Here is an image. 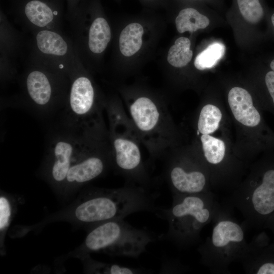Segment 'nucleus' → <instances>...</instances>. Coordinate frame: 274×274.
Returning <instances> with one entry per match:
<instances>
[{"label": "nucleus", "instance_id": "obj_24", "mask_svg": "<svg viewBox=\"0 0 274 274\" xmlns=\"http://www.w3.org/2000/svg\"><path fill=\"white\" fill-rule=\"evenodd\" d=\"M225 51L224 45L214 43L199 53L194 60L195 67L200 71L213 67L223 57Z\"/></svg>", "mask_w": 274, "mask_h": 274}, {"label": "nucleus", "instance_id": "obj_21", "mask_svg": "<svg viewBox=\"0 0 274 274\" xmlns=\"http://www.w3.org/2000/svg\"><path fill=\"white\" fill-rule=\"evenodd\" d=\"M176 25L179 32H194L206 28L210 23L209 19L192 8L181 10L176 18Z\"/></svg>", "mask_w": 274, "mask_h": 274}, {"label": "nucleus", "instance_id": "obj_7", "mask_svg": "<svg viewBox=\"0 0 274 274\" xmlns=\"http://www.w3.org/2000/svg\"><path fill=\"white\" fill-rule=\"evenodd\" d=\"M229 203L241 212L249 227L260 224L274 212V164L265 159L251 163Z\"/></svg>", "mask_w": 274, "mask_h": 274}, {"label": "nucleus", "instance_id": "obj_1", "mask_svg": "<svg viewBox=\"0 0 274 274\" xmlns=\"http://www.w3.org/2000/svg\"><path fill=\"white\" fill-rule=\"evenodd\" d=\"M189 143L206 166L213 191L232 192L248 166L234 150L233 128L226 107L219 99H206L191 120Z\"/></svg>", "mask_w": 274, "mask_h": 274}, {"label": "nucleus", "instance_id": "obj_6", "mask_svg": "<svg viewBox=\"0 0 274 274\" xmlns=\"http://www.w3.org/2000/svg\"><path fill=\"white\" fill-rule=\"evenodd\" d=\"M20 85L21 102L37 115L47 118L64 108L70 78L58 68L28 55Z\"/></svg>", "mask_w": 274, "mask_h": 274}, {"label": "nucleus", "instance_id": "obj_25", "mask_svg": "<svg viewBox=\"0 0 274 274\" xmlns=\"http://www.w3.org/2000/svg\"><path fill=\"white\" fill-rule=\"evenodd\" d=\"M239 11L248 22L255 24L263 17L264 10L259 0H237Z\"/></svg>", "mask_w": 274, "mask_h": 274}, {"label": "nucleus", "instance_id": "obj_19", "mask_svg": "<svg viewBox=\"0 0 274 274\" xmlns=\"http://www.w3.org/2000/svg\"><path fill=\"white\" fill-rule=\"evenodd\" d=\"M105 111L108 119L109 131L130 136L141 143L131 119L120 102L112 99L106 100Z\"/></svg>", "mask_w": 274, "mask_h": 274}, {"label": "nucleus", "instance_id": "obj_15", "mask_svg": "<svg viewBox=\"0 0 274 274\" xmlns=\"http://www.w3.org/2000/svg\"><path fill=\"white\" fill-rule=\"evenodd\" d=\"M71 39L83 65L88 64L90 57L99 55L106 49L111 39V29L107 20L96 17L89 21L79 10L68 17Z\"/></svg>", "mask_w": 274, "mask_h": 274}, {"label": "nucleus", "instance_id": "obj_14", "mask_svg": "<svg viewBox=\"0 0 274 274\" xmlns=\"http://www.w3.org/2000/svg\"><path fill=\"white\" fill-rule=\"evenodd\" d=\"M31 33L29 55L58 68L69 77L84 66L71 39L61 30L44 29Z\"/></svg>", "mask_w": 274, "mask_h": 274}, {"label": "nucleus", "instance_id": "obj_28", "mask_svg": "<svg viewBox=\"0 0 274 274\" xmlns=\"http://www.w3.org/2000/svg\"><path fill=\"white\" fill-rule=\"evenodd\" d=\"M270 66L272 71H274V59L271 61Z\"/></svg>", "mask_w": 274, "mask_h": 274}, {"label": "nucleus", "instance_id": "obj_16", "mask_svg": "<svg viewBox=\"0 0 274 274\" xmlns=\"http://www.w3.org/2000/svg\"><path fill=\"white\" fill-rule=\"evenodd\" d=\"M112 169L128 184L148 187L150 177L142 160L141 144L130 136L109 131Z\"/></svg>", "mask_w": 274, "mask_h": 274}, {"label": "nucleus", "instance_id": "obj_22", "mask_svg": "<svg viewBox=\"0 0 274 274\" xmlns=\"http://www.w3.org/2000/svg\"><path fill=\"white\" fill-rule=\"evenodd\" d=\"M85 268L89 273L108 274H138L144 273V270L139 268L127 267L113 263L99 262L91 259L89 255L82 258Z\"/></svg>", "mask_w": 274, "mask_h": 274}, {"label": "nucleus", "instance_id": "obj_10", "mask_svg": "<svg viewBox=\"0 0 274 274\" xmlns=\"http://www.w3.org/2000/svg\"><path fill=\"white\" fill-rule=\"evenodd\" d=\"M112 168L111 148L105 123L90 127L68 170L61 195L67 196Z\"/></svg>", "mask_w": 274, "mask_h": 274}, {"label": "nucleus", "instance_id": "obj_23", "mask_svg": "<svg viewBox=\"0 0 274 274\" xmlns=\"http://www.w3.org/2000/svg\"><path fill=\"white\" fill-rule=\"evenodd\" d=\"M190 41L185 37L177 39L175 44L169 49L167 59L175 67H182L191 61L193 52L190 50Z\"/></svg>", "mask_w": 274, "mask_h": 274}, {"label": "nucleus", "instance_id": "obj_27", "mask_svg": "<svg viewBox=\"0 0 274 274\" xmlns=\"http://www.w3.org/2000/svg\"><path fill=\"white\" fill-rule=\"evenodd\" d=\"M264 83L270 100L267 109L274 112V71H269L266 74Z\"/></svg>", "mask_w": 274, "mask_h": 274}, {"label": "nucleus", "instance_id": "obj_5", "mask_svg": "<svg viewBox=\"0 0 274 274\" xmlns=\"http://www.w3.org/2000/svg\"><path fill=\"white\" fill-rule=\"evenodd\" d=\"M222 207L213 192L179 194L173 195L169 208H157L154 213L167 222L165 237L183 248L198 242L203 227L213 222Z\"/></svg>", "mask_w": 274, "mask_h": 274}, {"label": "nucleus", "instance_id": "obj_2", "mask_svg": "<svg viewBox=\"0 0 274 274\" xmlns=\"http://www.w3.org/2000/svg\"><path fill=\"white\" fill-rule=\"evenodd\" d=\"M156 197L148 187L128 183L115 189L90 188L67 209L55 215V219L90 228L136 212H154Z\"/></svg>", "mask_w": 274, "mask_h": 274}, {"label": "nucleus", "instance_id": "obj_18", "mask_svg": "<svg viewBox=\"0 0 274 274\" xmlns=\"http://www.w3.org/2000/svg\"><path fill=\"white\" fill-rule=\"evenodd\" d=\"M1 80L3 84L13 80L16 74V60L26 45L22 33L7 19L1 16Z\"/></svg>", "mask_w": 274, "mask_h": 274}, {"label": "nucleus", "instance_id": "obj_3", "mask_svg": "<svg viewBox=\"0 0 274 274\" xmlns=\"http://www.w3.org/2000/svg\"><path fill=\"white\" fill-rule=\"evenodd\" d=\"M226 109L234 133V152L249 167L260 152L274 149V134L265 124L258 103L245 87H230Z\"/></svg>", "mask_w": 274, "mask_h": 274}, {"label": "nucleus", "instance_id": "obj_11", "mask_svg": "<svg viewBox=\"0 0 274 274\" xmlns=\"http://www.w3.org/2000/svg\"><path fill=\"white\" fill-rule=\"evenodd\" d=\"M70 78L68 94L58 124L82 130L104 122L106 100L98 97L86 68L75 71Z\"/></svg>", "mask_w": 274, "mask_h": 274}, {"label": "nucleus", "instance_id": "obj_29", "mask_svg": "<svg viewBox=\"0 0 274 274\" xmlns=\"http://www.w3.org/2000/svg\"><path fill=\"white\" fill-rule=\"evenodd\" d=\"M271 20L272 24L274 26V13L272 15L271 17Z\"/></svg>", "mask_w": 274, "mask_h": 274}, {"label": "nucleus", "instance_id": "obj_13", "mask_svg": "<svg viewBox=\"0 0 274 274\" xmlns=\"http://www.w3.org/2000/svg\"><path fill=\"white\" fill-rule=\"evenodd\" d=\"M164 158V176L173 195L213 192L208 171L190 144L172 149Z\"/></svg>", "mask_w": 274, "mask_h": 274}, {"label": "nucleus", "instance_id": "obj_9", "mask_svg": "<svg viewBox=\"0 0 274 274\" xmlns=\"http://www.w3.org/2000/svg\"><path fill=\"white\" fill-rule=\"evenodd\" d=\"M155 239L147 230L135 228L120 219L107 221L89 228L76 254L82 259L93 252L136 258Z\"/></svg>", "mask_w": 274, "mask_h": 274}, {"label": "nucleus", "instance_id": "obj_12", "mask_svg": "<svg viewBox=\"0 0 274 274\" xmlns=\"http://www.w3.org/2000/svg\"><path fill=\"white\" fill-rule=\"evenodd\" d=\"M90 127L78 130L58 124L49 133L40 174L60 195L68 170Z\"/></svg>", "mask_w": 274, "mask_h": 274}, {"label": "nucleus", "instance_id": "obj_4", "mask_svg": "<svg viewBox=\"0 0 274 274\" xmlns=\"http://www.w3.org/2000/svg\"><path fill=\"white\" fill-rule=\"evenodd\" d=\"M126 105L141 143L152 160L164 158L172 149L184 144L187 135L175 123L165 104L139 95L127 99Z\"/></svg>", "mask_w": 274, "mask_h": 274}, {"label": "nucleus", "instance_id": "obj_26", "mask_svg": "<svg viewBox=\"0 0 274 274\" xmlns=\"http://www.w3.org/2000/svg\"><path fill=\"white\" fill-rule=\"evenodd\" d=\"M13 213V204L8 195L4 193L0 196L1 247L4 245L6 231L10 224Z\"/></svg>", "mask_w": 274, "mask_h": 274}, {"label": "nucleus", "instance_id": "obj_8", "mask_svg": "<svg viewBox=\"0 0 274 274\" xmlns=\"http://www.w3.org/2000/svg\"><path fill=\"white\" fill-rule=\"evenodd\" d=\"M213 222L211 236L198 248L200 263L212 273H230V265L239 261L248 243L244 227L223 207Z\"/></svg>", "mask_w": 274, "mask_h": 274}, {"label": "nucleus", "instance_id": "obj_20", "mask_svg": "<svg viewBox=\"0 0 274 274\" xmlns=\"http://www.w3.org/2000/svg\"><path fill=\"white\" fill-rule=\"evenodd\" d=\"M143 33V26L136 22L128 24L122 30L119 37V45L122 55L127 57L131 56L140 49Z\"/></svg>", "mask_w": 274, "mask_h": 274}, {"label": "nucleus", "instance_id": "obj_17", "mask_svg": "<svg viewBox=\"0 0 274 274\" xmlns=\"http://www.w3.org/2000/svg\"><path fill=\"white\" fill-rule=\"evenodd\" d=\"M16 20L24 30L30 33L44 29L61 30L59 10L45 0L25 1Z\"/></svg>", "mask_w": 274, "mask_h": 274}]
</instances>
